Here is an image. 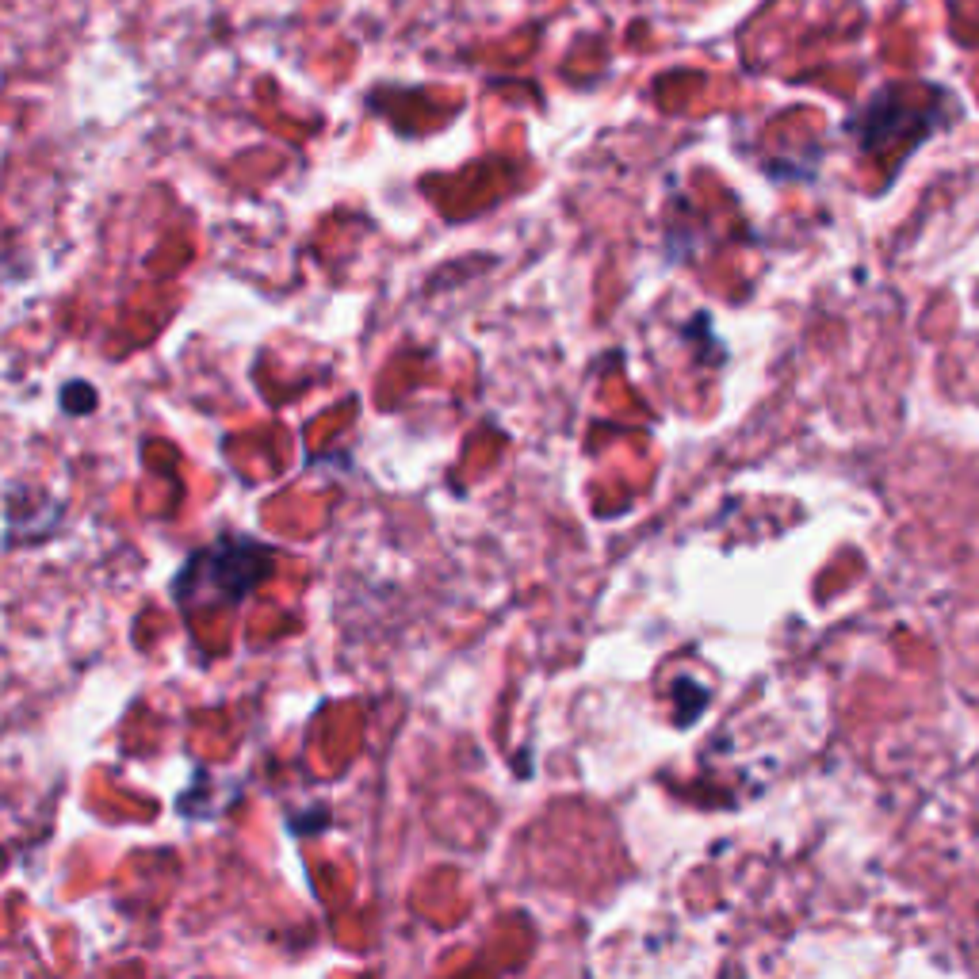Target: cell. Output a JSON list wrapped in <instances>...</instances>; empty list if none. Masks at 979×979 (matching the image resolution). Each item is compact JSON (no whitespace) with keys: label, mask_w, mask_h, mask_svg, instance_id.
<instances>
[{"label":"cell","mask_w":979,"mask_h":979,"mask_svg":"<svg viewBox=\"0 0 979 979\" xmlns=\"http://www.w3.org/2000/svg\"><path fill=\"white\" fill-rule=\"evenodd\" d=\"M268 574V547L253 540H222L192 555V563L180 574V601H196L207 589H215L222 601H238Z\"/></svg>","instance_id":"6da1fadb"},{"label":"cell","mask_w":979,"mask_h":979,"mask_svg":"<svg viewBox=\"0 0 979 979\" xmlns=\"http://www.w3.org/2000/svg\"><path fill=\"white\" fill-rule=\"evenodd\" d=\"M62 402H66L69 414H85L88 406H96V391H88L81 383H69L66 391H62Z\"/></svg>","instance_id":"7a4b0ae2"}]
</instances>
